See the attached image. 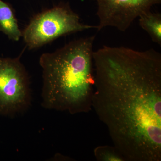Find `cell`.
Here are the masks:
<instances>
[{
    "instance_id": "8",
    "label": "cell",
    "mask_w": 161,
    "mask_h": 161,
    "mask_svg": "<svg viewBox=\"0 0 161 161\" xmlns=\"http://www.w3.org/2000/svg\"><path fill=\"white\" fill-rule=\"evenodd\" d=\"M94 153L97 161H125L123 156L114 146H99L94 149Z\"/></svg>"
},
{
    "instance_id": "7",
    "label": "cell",
    "mask_w": 161,
    "mask_h": 161,
    "mask_svg": "<svg viewBox=\"0 0 161 161\" xmlns=\"http://www.w3.org/2000/svg\"><path fill=\"white\" fill-rule=\"evenodd\" d=\"M141 27L150 35L154 43L161 46V14L150 11L139 17Z\"/></svg>"
},
{
    "instance_id": "2",
    "label": "cell",
    "mask_w": 161,
    "mask_h": 161,
    "mask_svg": "<svg viewBox=\"0 0 161 161\" xmlns=\"http://www.w3.org/2000/svg\"><path fill=\"white\" fill-rule=\"evenodd\" d=\"M95 38L93 36L73 40L55 52L40 56L41 105L44 108L72 115L92 110Z\"/></svg>"
},
{
    "instance_id": "6",
    "label": "cell",
    "mask_w": 161,
    "mask_h": 161,
    "mask_svg": "<svg viewBox=\"0 0 161 161\" xmlns=\"http://www.w3.org/2000/svg\"><path fill=\"white\" fill-rule=\"evenodd\" d=\"M0 31L13 41H19L22 36L14 9L9 3L2 0H0Z\"/></svg>"
},
{
    "instance_id": "5",
    "label": "cell",
    "mask_w": 161,
    "mask_h": 161,
    "mask_svg": "<svg viewBox=\"0 0 161 161\" xmlns=\"http://www.w3.org/2000/svg\"><path fill=\"white\" fill-rule=\"evenodd\" d=\"M99 24L98 31L112 27L121 31L129 29L141 15L151 10L161 0H96Z\"/></svg>"
},
{
    "instance_id": "4",
    "label": "cell",
    "mask_w": 161,
    "mask_h": 161,
    "mask_svg": "<svg viewBox=\"0 0 161 161\" xmlns=\"http://www.w3.org/2000/svg\"><path fill=\"white\" fill-rule=\"evenodd\" d=\"M31 103L29 77L20 56L0 57V115L12 117L23 114Z\"/></svg>"
},
{
    "instance_id": "3",
    "label": "cell",
    "mask_w": 161,
    "mask_h": 161,
    "mask_svg": "<svg viewBox=\"0 0 161 161\" xmlns=\"http://www.w3.org/2000/svg\"><path fill=\"white\" fill-rule=\"evenodd\" d=\"M97 26L81 23L80 17L68 3H60L34 17L22 31V36L29 49H34L65 35Z\"/></svg>"
},
{
    "instance_id": "1",
    "label": "cell",
    "mask_w": 161,
    "mask_h": 161,
    "mask_svg": "<svg viewBox=\"0 0 161 161\" xmlns=\"http://www.w3.org/2000/svg\"><path fill=\"white\" fill-rule=\"evenodd\" d=\"M92 108L125 161H161V54L104 46L93 52Z\"/></svg>"
}]
</instances>
